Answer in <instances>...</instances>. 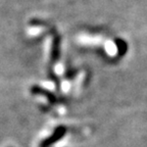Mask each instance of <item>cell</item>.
<instances>
[{
  "label": "cell",
  "mask_w": 147,
  "mask_h": 147,
  "mask_svg": "<svg viewBox=\"0 0 147 147\" xmlns=\"http://www.w3.org/2000/svg\"><path fill=\"white\" fill-rule=\"evenodd\" d=\"M64 133H65L64 128H58L49 139H47V140L44 141V142L42 143V147H48L49 145H51L52 143L56 142L57 140H59V138H61L62 136H63Z\"/></svg>",
  "instance_id": "obj_1"
}]
</instances>
